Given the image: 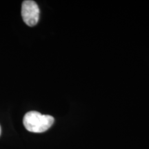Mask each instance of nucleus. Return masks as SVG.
<instances>
[{
    "label": "nucleus",
    "instance_id": "7ed1b4c3",
    "mask_svg": "<svg viewBox=\"0 0 149 149\" xmlns=\"http://www.w3.org/2000/svg\"><path fill=\"white\" fill-rule=\"evenodd\" d=\"M1 126H0V135H1Z\"/></svg>",
    "mask_w": 149,
    "mask_h": 149
},
{
    "label": "nucleus",
    "instance_id": "f257e3e1",
    "mask_svg": "<svg viewBox=\"0 0 149 149\" xmlns=\"http://www.w3.org/2000/svg\"><path fill=\"white\" fill-rule=\"evenodd\" d=\"M54 121V117L51 115H42L37 111H30L24 115L23 123L27 130L39 133L49 129Z\"/></svg>",
    "mask_w": 149,
    "mask_h": 149
},
{
    "label": "nucleus",
    "instance_id": "f03ea898",
    "mask_svg": "<svg viewBox=\"0 0 149 149\" xmlns=\"http://www.w3.org/2000/svg\"><path fill=\"white\" fill-rule=\"evenodd\" d=\"M22 17L24 22L29 26H34L40 19V8L34 1L26 0L22 5Z\"/></svg>",
    "mask_w": 149,
    "mask_h": 149
}]
</instances>
